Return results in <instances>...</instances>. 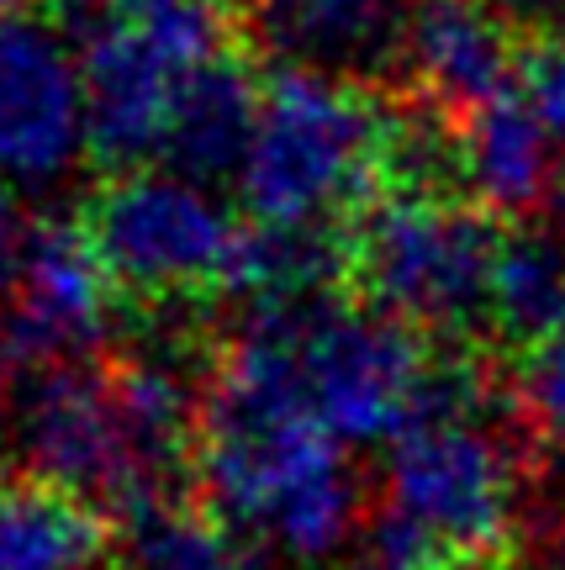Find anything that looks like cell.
I'll return each instance as SVG.
<instances>
[{"label":"cell","mask_w":565,"mask_h":570,"mask_svg":"<svg viewBox=\"0 0 565 570\" xmlns=\"http://www.w3.org/2000/svg\"><path fill=\"white\" fill-rule=\"evenodd\" d=\"M354 449L306 407L291 306L243 312L206 370L196 481L206 502L264 554L328 566L360 539L364 491Z\"/></svg>","instance_id":"obj_1"},{"label":"cell","mask_w":565,"mask_h":570,"mask_svg":"<svg viewBox=\"0 0 565 570\" xmlns=\"http://www.w3.org/2000/svg\"><path fill=\"white\" fill-rule=\"evenodd\" d=\"M402 122L364 80L285 63L264 85L260 127L238 169V202L254 223L328 227L360 217L397 185Z\"/></svg>","instance_id":"obj_2"},{"label":"cell","mask_w":565,"mask_h":570,"mask_svg":"<svg viewBox=\"0 0 565 570\" xmlns=\"http://www.w3.org/2000/svg\"><path fill=\"white\" fill-rule=\"evenodd\" d=\"M524 508V465L486 417V386L470 365H439V386L386 444L381 512L423 533L455 566H476L513 544Z\"/></svg>","instance_id":"obj_3"},{"label":"cell","mask_w":565,"mask_h":570,"mask_svg":"<svg viewBox=\"0 0 565 570\" xmlns=\"http://www.w3.org/2000/svg\"><path fill=\"white\" fill-rule=\"evenodd\" d=\"M227 32L223 0H75L69 38L90 101V148L117 169L159 159L175 106L227 53Z\"/></svg>","instance_id":"obj_4"},{"label":"cell","mask_w":565,"mask_h":570,"mask_svg":"<svg viewBox=\"0 0 565 570\" xmlns=\"http://www.w3.org/2000/svg\"><path fill=\"white\" fill-rule=\"evenodd\" d=\"M503 233L481 202L449 190L397 185L354 217L349 281L364 302L439 338H465L486 327L491 265Z\"/></svg>","instance_id":"obj_5"},{"label":"cell","mask_w":565,"mask_h":570,"mask_svg":"<svg viewBox=\"0 0 565 570\" xmlns=\"http://www.w3.org/2000/svg\"><path fill=\"white\" fill-rule=\"evenodd\" d=\"M6 444L32 481L121 518L164 502L175 487V475L143 449L127 417L117 370H96L85 360L21 375L6 407Z\"/></svg>","instance_id":"obj_6"},{"label":"cell","mask_w":565,"mask_h":570,"mask_svg":"<svg viewBox=\"0 0 565 570\" xmlns=\"http://www.w3.org/2000/svg\"><path fill=\"white\" fill-rule=\"evenodd\" d=\"M296 375L306 407L349 449L391 444L434 402L439 365L428 360L418 327L376 312L370 302H302L291 306Z\"/></svg>","instance_id":"obj_7"},{"label":"cell","mask_w":565,"mask_h":570,"mask_svg":"<svg viewBox=\"0 0 565 570\" xmlns=\"http://www.w3.org/2000/svg\"><path fill=\"white\" fill-rule=\"evenodd\" d=\"M90 238L121 291L148 302H181L223 291L238 223L212 185L181 169H121L90 202Z\"/></svg>","instance_id":"obj_8"},{"label":"cell","mask_w":565,"mask_h":570,"mask_svg":"<svg viewBox=\"0 0 565 570\" xmlns=\"http://www.w3.org/2000/svg\"><path fill=\"white\" fill-rule=\"evenodd\" d=\"M85 154L96 148L75 38L27 11H0V180L53 190Z\"/></svg>","instance_id":"obj_9"},{"label":"cell","mask_w":565,"mask_h":570,"mask_svg":"<svg viewBox=\"0 0 565 570\" xmlns=\"http://www.w3.org/2000/svg\"><path fill=\"white\" fill-rule=\"evenodd\" d=\"M111 312H117V275L106 269L90 227H32L21 281L0 306V375L21 381L38 370L90 360L111 333Z\"/></svg>","instance_id":"obj_10"},{"label":"cell","mask_w":565,"mask_h":570,"mask_svg":"<svg viewBox=\"0 0 565 570\" xmlns=\"http://www.w3.org/2000/svg\"><path fill=\"white\" fill-rule=\"evenodd\" d=\"M518 69V21L503 0H418L402 75L445 122H460L476 106L507 96Z\"/></svg>","instance_id":"obj_11"},{"label":"cell","mask_w":565,"mask_h":570,"mask_svg":"<svg viewBox=\"0 0 565 570\" xmlns=\"http://www.w3.org/2000/svg\"><path fill=\"white\" fill-rule=\"evenodd\" d=\"M455 164L470 202H481L497 217L524 223V217H549L565 206V148L518 90L460 117Z\"/></svg>","instance_id":"obj_12"},{"label":"cell","mask_w":565,"mask_h":570,"mask_svg":"<svg viewBox=\"0 0 565 570\" xmlns=\"http://www.w3.org/2000/svg\"><path fill=\"white\" fill-rule=\"evenodd\" d=\"M412 11L418 0H254V32L285 63L376 85L402 75Z\"/></svg>","instance_id":"obj_13"},{"label":"cell","mask_w":565,"mask_h":570,"mask_svg":"<svg viewBox=\"0 0 565 570\" xmlns=\"http://www.w3.org/2000/svg\"><path fill=\"white\" fill-rule=\"evenodd\" d=\"M260 101L264 85L254 80V69L233 48L217 53L175 106V122H169L159 159H169V169L196 175L206 185L238 180L243 154L254 142V127H260Z\"/></svg>","instance_id":"obj_14"},{"label":"cell","mask_w":565,"mask_h":570,"mask_svg":"<svg viewBox=\"0 0 565 570\" xmlns=\"http://www.w3.org/2000/svg\"><path fill=\"white\" fill-rule=\"evenodd\" d=\"M339 275H349V248L328 227L254 223L238 227V244H233L217 296H238L243 312L302 306L328 296V285Z\"/></svg>","instance_id":"obj_15"},{"label":"cell","mask_w":565,"mask_h":570,"mask_svg":"<svg viewBox=\"0 0 565 570\" xmlns=\"http://www.w3.org/2000/svg\"><path fill=\"white\" fill-rule=\"evenodd\" d=\"M486 323L507 344H539L565 327V223L524 217L503 233L491 265V312Z\"/></svg>","instance_id":"obj_16"},{"label":"cell","mask_w":565,"mask_h":570,"mask_svg":"<svg viewBox=\"0 0 565 570\" xmlns=\"http://www.w3.org/2000/svg\"><path fill=\"white\" fill-rule=\"evenodd\" d=\"M106 523L85 497L42 481H0V570H96Z\"/></svg>","instance_id":"obj_17"},{"label":"cell","mask_w":565,"mask_h":570,"mask_svg":"<svg viewBox=\"0 0 565 570\" xmlns=\"http://www.w3.org/2000/svg\"><path fill=\"white\" fill-rule=\"evenodd\" d=\"M270 554L212 508L154 502L127 518V566L133 570H264Z\"/></svg>","instance_id":"obj_18"},{"label":"cell","mask_w":565,"mask_h":570,"mask_svg":"<svg viewBox=\"0 0 565 570\" xmlns=\"http://www.w3.org/2000/svg\"><path fill=\"white\" fill-rule=\"evenodd\" d=\"M339 570H476V566H455L449 554L428 544L423 533L397 523L391 512H376L370 529H360V539L343 550Z\"/></svg>","instance_id":"obj_19"},{"label":"cell","mask_w":565,"mask_h":570,"mask_svg":"<svg viewBox=\"0 0 565 570\" xmlns=\"http://www.w3.org/2000/svg\"><path fill=\"white\" fill-rule=\"evenodd\" d=\"M524 96L534 101V111L545 117V127L565 148V32L545 38L524 59Z\"/></svg>","instance_id":"obj_20"},{"label":"cell","mask_w":565,"mask_h":570,"mask_svg":"<svg viewBox=\"0 0 565 570\" xmlns=\"http://www.w3.org/2000/svg\"><path fill=\"white\" fill-rule=\"evenodd\" d=\"M27 248H32V223L21 217L17 185L0 180V302H6V296H11V285L21 281Z\"/></svg>","instance_id":"obj_21"},{"label":"cell","mask_w":565,"mask_h":570,"mask_svg":"<svg viewBox=\"0 0 565 570\" xmlns=\"http://www.w3.org/2000/svg\"><path fill=\"white\" fill-rule=\"evenodd\" d=\"M528 570H565V523L549 533V544L539 550V560H534Z\"/></svg>","instance_id":"obj_22"},{"label":"cell","mask_w":565,"mask_h":570,"mask_svg":"<svg viewBox=\"0 0 565 570\" xmlns=\"http://www.w3.org/2000/svg\"><path fill=\"white\" fill-rule=\"evenodd\" d=\"M21 6H27V0H0V11H21Z\"/></svg>","instance_id":"obj_23"}]
</instances>
